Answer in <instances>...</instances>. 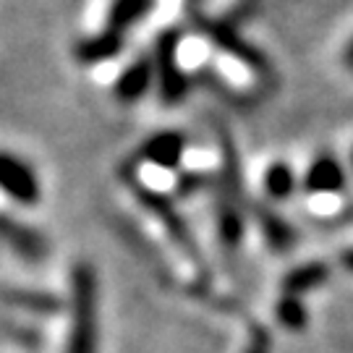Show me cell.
<instances>
[{
    "mask_svg": "<svg viewBox=\"0 0 353 353\" xmlns=\"http://www.w3.org/2000/svg\"><path fill=\"white\" fill-rule=\"evenodd\" d=\"M0 243H6L26 265H42L50 254V243L39 230L3 212H0Z\"/></svg>",
    "mask_w": 353,
    "mask_h": 353,
    "instance_id": "5b68a950",
    "label": "cell"
},
{
    "mask_svg": "<svg viewBox=\"0 0 353 353\" xmlns=\"http://www.w3.org/2000/svg\"><path fill=\"white\" fill-rule=\"evenodd\" d=\"M139 154L160 170H176L186 157V137L181 131H157L141 144Z\"/></svg>",
    "mask_w": 353,
    "mask_h": 353,
    "instance_id": "8992f818",
    "label": "cell"
},
{
    "mask_svg": "<svg viewBox=\"0 0 353 353\" xmlns=\"http://www.w3.org/2000/svg\"><path fill=\"white\" fill-rule=\"evenodd\" d=\"M299 186V178L293 173V168L288 163H272L270 168L265 170V191L270 199H275V202H285L293 196V191Z\"/></svg>",
    "mask_w": 353,
    "mask_h": 353,
    "instance_id": "2e32d148",
    "label": "cell"
},
{
    "mask_svg": "<svg viewBox=\"0 0 353 353\" xmlns=\"http://www.w3.org/2000/svg\"><path fill=\"white\" fill-rule=\"evenodd\" d=\"M202 26H204V32H207V37L212 39L220 50H225L228 55H236L241 63H246L249 68H254V71H265L267 68L265 55L254 50L252 45L241 37L233 26L220 24V21H202Z\"/></svg>",
    "mask_w": 353,
    "mask_h": 353,
    "instance_id": "ba28073f",
    "label": "cell"
},
{
    "mask_svg": "<svg viewBox=\"0 0 353 353\" xmlns=\"http://www.w3.org/2000/svg\"><path fill=\"white\" fill-rule=\"evenodd\" d=\"M152 81H154L152 58H137L115 79V97L121 102H139L150 92Z\"/></svg>",
    "mask_w": 353,
    "mask_h": 353,
    "instance_id": "30bf717a",
    "label": "cell"
},
{
    "mask_svg": "<svg viewBox=\"0 0 353 353\" xmlns=\"http://www.w3.org/2000/svg\"><path fill=\"white\" fill-rule=\"evenodd\" d=\"M303 189L312 196L316 194H338L345 189V168L332 154H319L303 173Z\"/></svg>",
    "mask_w": 353,
    "mask_h": 353,
    "instance_id": "9c48e42d",
    "label": "cell"
},
{
    "mask_svg": "<svg viewBox=\"0 0 353 353\" xmlns=\"http://www.w3.org/2000/svg\"><path fill=\"white\" fill-rule=\"evenodd\" d=\"M0 341L13 343L16 348H24V351H37L42 345V335L34 327H29V325L0 316Z\"/></svg>",
    "mask_w": 353,
    "mask_h": 353,
    "instance_id": "ac0fdd59",
    "label": "cell"
},
{
    "mask_svg": "<svg viewBox=\"0 0 353 353\" xmlns=\"http://www.w3.org/2000/svg\"><path fill=\"white\" fill-rule=\"evenodd\" d=\"M275 316H278L280 325L290 330V332H301L309 325V312H306L303 301L296 299V296H285V293L275 303Z\"/></svg>",
    "mask_w": 353,
    "mask_h": 353,
    "instance_id": "e0dca14e",
    "label": "cell"
},
{
    "mask_svg": "<svg viewBox=\"0 0 353 353\" xmlns=\"http://www.w3.org/2000/svg\"><path fill=\"white\" fill-rule=\"evenodd\" d=\"M126 181L131 183V189H134V194H137V199L141 202V207L144 210H150L154 217H157V223L165 228V233L173 239V243H176L181 252L186 254V259H189L191 265L196 267V270H202L204 272V262H202V252H199V246H196V241H194V233H191L189 223L178 214L176 204L170 202L168 196H163L160 191L154 189H147L141 181H137V178L126 176Z\"/></svg>",
    "mask_w": 353,
    "mask_h": 353,
    "instance_id": "7a4b0ae2",
    "label": "cell"
},
{
    "mask_svg": "<svg viewBox=\"0 0 353 353\" xmlns=\"http://www.w3.org/2000/svg\"><path fill=\"white\" fill-rule=\"evenodd\" d=\"M202 183H204V178L199 176V173H186V176L178 178V191H181L183 196H189V194H194Z\"/></svg>",
    "mask_w": 353,
    "mask_h": 353,
    "instance_id": "ffe728a7",
    "label": "cell"
},
{
    "mask_svg": "<svg viewBox=\"0 0 353 353\" xmlns=\"http://www.w3.org/2000/svg\"><path fill=\"white\" fill-rule=\"evenodd\" d=\"M100 290L97 270L89 262H79L71 270V332L65 353H97L100 343Z\"/></svg>",
    "mask_w": 353,
    "mask_h": 353,
    "instance_id": "6da1fadb",
    "label": "cell"
},
{
    "mask_svg": "<svg viewBox=\"0 0 353 353\" xmlns=\"http://www.w3.org/2000/svg\"><path fill=\"white\" fill-rule=\"evenodd\" d=\"M343 63H345L348 71H353V37H351V42L345 45V50H343Z\"/></svg>",
    "mask_w": 353,
    "mask_h": 353,
    "instance_id": "44dd1931",
    "label": "cell"
},
{
    "mask_svg": "<svg viewBox=\"0 0 353 353\" xmlns=\"http://www.w3.org/2000/svg\"><path fill=\"white\" fill-rule=\"evenodd\" d=\"M0 303L34 316H50L63 309V303L55 293L37 288H16V285H3V283H0Z\"/></svg>",
    "mask_w": 353,
    "mask_h": 353,
    "instance_id": "52a82bcc",
    "label": "cell"
},
{
    "mask_svg": "<svg viewBox=\"0 0 353 353\" xmlns=\"http://www.w3.org/2000/svg\"><path fill=\"white\" fill-rule=\"evenodd\" d=\"M341 265L345 267V270H348V272H353V246H351V249H345V252H343V256H341Z\"/></svg>",
    "mask_w": 353,
    "mask_h": 353,
    "instance_id": "7402d4cb",
    "label": "cell"
},
{
    "mask_svg": "<svg viewBox=\"0 0 353 353\" xmlns=\"http://www.w3.org/2000/svg\"><path fill=\"white\" fill-rule=\"evenodd\" d=\"M217 233H220V243L228 252H236L243 241V214L239 210V196L220 191L217 194Z\"/></svg>",
    "mask_w": 353,
    "mask_h": 353,
    "instance_id": "8fae6325",
    "label": "cell"
},
{
    "mask_svg": "<svg viewBox=\"0 0 353 353\" xmlns=\"http://www.w3.org/2000/svg\"><path fill=\"white\" fill-rule=\"evenodd\" d=\"M351 168H353V150H351Z\"/></svg>",
    "mask_w": 353,
    "mask_h": 353,
    "instance_id": "603a6c76",
    "label": "cell"
},
{
    "mask_svg": "<svg viewBox=\"0 0 353 353\" xmlns=\"http://www.w3.org/2000/svg\"><path fill=\"white\" fill-rule=\"evenodd\" d=\"M0 191L21 207H34L42 199V183L37 170L24 157L0 150Z\"/></svg>",
    "mask_w": 353,
    "mask_h": 353,
    "instance_id": "277c9868",
    "label": "cell"
},
{
    "mask_svg": "<svg viewBox=\"0 0 353 353\" xmlns=\"http://www.w3.org/2000/svg\"><path fill=\"white\" fill-rule=\"evenodd\" d=\"M327 280H330V267L325 262H303V265L293 267V270L285 272V278H283V293L301 299L303 293L322 288Z\"/></svg>",
    "mask_w": 353,
    "mask_h": 353,
    "instance_id": "4fadbf2b",
    "label": "cell"
},
{
    "mask_svg": "<svg viewBox=\"0 0 353 353\" xmlns=\"http://www.w3.org/2000/svg\"><path fill=\"white\" fill-rule=\"evenodd\" d=\"M178 45H181V32L178 29H165L157 37V45H154L152 65H154L157 87H160V100L165 105H178L191 89L189 76L178 63Z\"/></svg>",
    "mask_w": 353,
    "mask_h": 353,
    "instance_id": "3957f363",
    "label": "cell"
},
{
    "mask_svg": "<svg viewBox=\"0 0 353 353\" xmlns=\"http://www.w3.org/2000/svg\"><path fill=\"white\" fill-rule=\"evenodd\" d=\"M243 353H272V341H270L267 327H262V325L249 327V345Z\"/></svg>",
    "mask_w": 353,
    "mask_h": 353,
    "instance_id": "d6986e66",
    "label": "cell"
},
{
    "mask_svg": "<svg viewBox=\"0 0 353 353\" xmlns=\"http://www.w3.org/2000/svg\"><path fill=\"white\" fill-rule=\"evenodd\" d=\"M157 0H113L108 13V29L126 34V29L139 24L144 16H150Z\"/></svg>",
    "mask_w": 353,
    "mask_h": 353,
    "instance_id": "9a60e30c",
    "label": "cell"
},
{
    "mask_svg": "<svg viewBox=\"0 0 353 353\" xmlns=\"http://www.w3.org/2000/svg\"><path fill=\"white\" fill-rule=\"evenodd\" d=\"M254 212H256V223H259V230H262V236H265L267 246L275 249V252H288L290 246L296 243L293 228H290L278 212L267 210L262 204H254Z\"/></svg>",
    "mask_w": 353,
    "mask_h": 353,
    "instance_id": "5bb4252c",
    "label": "cell"
},
{
    "mask_svg": "<svg viewBox=\"0 0 353 353\" xmlns=\"http://www.w3.org/2000/svg\"><path fill=\"white\" fill-rule=\"evenodd\" d=\"M121 50H123V34L105 26L102 32L81 39L76 45V61L87 65H97V63H105V61H113Z\"/></svg>",
    "mask_w": 353,
    "mask_h": 353,
    "instance_id": "7c38bea8",
    "label": "cell"
}]
</instances>
